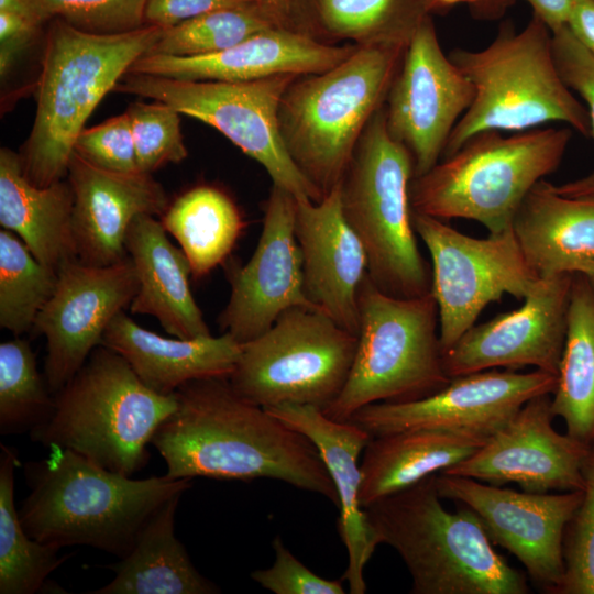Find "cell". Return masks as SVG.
Segmentation results:
<instances>
[{
	"instance_id": "d4e9b609",
	"label": "cell",
	"mask_w": 594,
	"mask_h": 594,
	"mask_svg": "<svg viewBox=\"0 0 594 594\" xmlns=\"http://www.w3.org/2000/svg\"><path fill=\"white\" fill-rule=\"evenodd\" d=\"M101 345L119 353L145 386L162 395L196 380L229 377L241 352V343L228 332L166 338L139 326L125 310L112 319Z\"/></svg>"
},
{
	"instance_id": "3957f363",
	"label": "cell",
	"mask_w": 594,
	"mask_h": 594,
	"mask_svg": "<svg viewBox=\"0 0 594 594\" xmlns=\"http://www.w3.org/2000/svg\"><path fill=\"white\" fill-rule=\"evenodd\" d=\"M162 32L143 25L124 33L94 34L53 20L36 86L34 123L19 154L30 183L46 187L66 178L87 119Z\"/></svg>"
},
{
	"instance_id": "7a4b0ae2",
	"label": "cell",
	"mask_w": 594,
	"mask_h": 594,
	"mask_svg": "<svg viewBox=\"0 0 594 594\" xmlns=\"http://www.w3.org/2000/svg\"><path fill=\"white\" fill-rule=\"evenodd\" d=\"M28 462L30 493L19 510L33 539L56 548L88 546L120 558L167 501L183 495L190 479H132L61 448Z\"/></svg>"
},
{
	"instance_id": "5b68a950",
	"label": "cell",
	"mask_w": 594,
	"mask_h": 594,
	"mask_svg": "<svg viewBox=\"0 0 594 594\" xmlns=\"http://www.w3.org/2000/svg\"><path fill=\"white\" fill-rule=\"evenodd\" d=\"M449 58L471 81L474 98L450 134L442 157L484 131L522 132L562 122L591 136L587 109L562 79L552 33L537 15L519 32L506 22L484 48H454Z\"/></svg>"
},
{
	"instance_id": "f35d334b",
	"label": "cell",
	"mask_w": 594,
	"mask_h": 594,
	"mask_svg": "<svg viewBox=\"0 0 594 594\" xmlns=\"http://www.w3.org/2000/svg\"><path fill=\"white\" fill-rule=\"evenodd\" d=\"M583 475V497L564 531V575L557 594H594V442Z\"/></svg>"
},
{
	"instance_id": "6da1fadb",
	"label": "cell",
	"mask_w": 594,
	"mask_h": 594,
	"mask_svg": "<svg viewBox=\"0 0 594 594\" xmlns=\"http://www.w3.org/2000/svg\"><path fill=\"white\" fill-rule=\"evenodd\" d=\"M176 409L151 444L170 479H273L339 497L314 443L265 408L242 397L229 377L196 380L175 392Z\"/></svg>"
},
{
	"instance_id": "8fae6325",
	"label": "cell",
	"mask_w": 594,
	"mask_h": 594,
	"mask_svg": "<svg viewBox=\"0 0 594 594\" xmlns=\"http://www.w3.org/2000/svg\"><path fill=\"white\" fill-rule=\"evenodd\" d=\"M358 336L319 310L293 307L260 337L241 344L229 381L263 408L312 405L321 410L343 389Z\"/></svg>"
},
{
	"instance_id": "8d00e7d4",
	"label": "cell",
	"mask_w": 594,
	"mask_h": 594,
	"mask_svg": "<svg viewBox=\"0 0 594 594\" xmlns=\"http://www.w3.org/2000/svg\"><path fill=\"white\" fill-rule=\"evenodd\" d=\"M279 25L258 4L215 10L164 29L146 54L201 56L222 52Z\"/></svg>"
},
{
	"instance_id": "f546056e",
	"label": "cell",
	"mask_w": 594,
	"mask_h": 594,
	"mask_svg": "<svg viewBox=\"0 0 594 594\" xmlns=\"http://www.w3.org/2000/svg\"><path fill=\"white\" fill-rule=\"evenodd\" d=\"M427 0H293L289 29L330 45L407 47Z\"/></svg>"
},
{
	"instance_id": "8992f818",
	"label": "cell",
	"mask_w": 594,
	"mask_h": 594,
	"mask_svg": "<svg viewBox=\"0 0 594 594\" xmlns=\"http://www.w3.org/2000/svg\"><path fill=\"white\" fill-rule=\"evenodd\" d=\"M407 47L365 46L338 65L298 76L278 109L284 145L322 198L339 185L371 118L384 106Z\"/></svg>"
},
{
	"instance_id": "c3c4849f",
	"label": "cell",
	"mask_w": 594,
	"mask_h": 594,
	"mask_svg": "<svg viewBox=\"0 0 594 594\" xmlns=\"http://www.w3.org/2000/svg\"><path fill=\"white\" fill-rule=\"evenodd\" d=\"M551 33L568 25L574 0H525Z\"/></svg>"
},
{
	"instance_id": "9c48e42d",
	"label": "cell",
	"mask_w": 594,
	"mask_h": 594,
	"mask_svg": "<svg viewBox=\"0 0 594 594\" xmlns=\"http://www.w3.org/2000/svg\"><path fill=\"white\" fill-rule=\"evenodd\" d=\"M415 162L386 127L385 103L371 118L340 183L342 211L367 256L369 277L395 297L431 292V271L413 224Z\"/></svg>"
},
{
	"instance_id": "83f0119b",
	"label": "cell",
	"mask_w": 594,
	"mask_h": 594,
	"mask_svg": "<svg viewBox=\"0 0 594 594\" xmlns=\"http://www.w3.org/2000/svg\"><path fill=\"white\" fill-rule=\"evenodd\" d=\"M488 438L479 432L430 428L372 437L360 463L361 507L463 461Z\"/></svg>"
},
{
	"instance_id": "4316f807",
	"label": "cell",
	"mask_w": 594,
	"mask_h": 594,
	"mask_svg": "<svg viewBox=\"0 0 594 594\" xmlns=\"http://www.w3.org/2000/svg\"><path fill=\"white\" fill-rule=\"evenodd\" d=\"M68 179L37 187L24 176L19 154L0 150V224L18 235L44 265L58 271L78 260Z\"/></svg>"
},
{
	"instance_id": "4fadbf2b",
	"label": "cell",
	"mask_w": 594,
	"mask_h": 594,
	"mask_svg": "<svg viewBox=\"0 0 594 594\" xmlns=\"http://www.w3.org/2000/svg\"><path fill=\"white\" fill-rule=\"evenodd\" d=\"M413 224L431 257V293L438 307L442 353L475 324L488 304L505 294L522 300L539 277L513 228L479 239L415 211Z\"/></svg>"
},
{
	"instance_id": "ba28073f",
	"label": "cell",
	"mask_w": 594,
	"mask_h": 594,
	"mask_svg": "<svg viewBox=\"0 0 594 594\" xmlns=\"http://www.w3.org/2000/svg\"><path fill=\"white\" fill-rule=\"evenodd\" d=\"M571 136L569 127L477 133L411 179V210L474 220L488 233L508 230L528 193L560 165Z\"/></svg>"
},
{
	"instance_id": "ee69618b",
	"label": "cell",
	"mask_w": 594,
	"mask_h": 594,
	"mask_svg": "<svg viewBox=\"0 0 594 594\" xmlns=\"http://www.w3.org/2000/svg\"><path fill=\"white\" fill-rule=\"evenodd\" d=\"M248 4L256 0H147L144 24L168 29L205 13Z\"/></svg>"
},
{
	"instance_id": "f1b7e54d",
	"label": "cell",
	"mask_w": 594,
	"mask_h": 594,
	"mask_svg": "<svg viewBox=\"0 0 594 594\" xmlns=\"http://www.w3.org/2000/svg\"><path fill=\"white\" fill-rule=\"evenodd\" d=\"M513 231L539 277L574 273L594 257V199L563 196L542 179L524 199Z\"/></svg>"
},
{
	"instance_id": "b9f144b4",
	"label": "cell",
	"mask_w": 594,
	"mask_h": 594,
	"mask_svg": "<svg viewBox=\"0 0 594 594\" xmlns=\"http://www.w3.org/2000/svg\"><path fill=\"white\" fill-rule=\"evenodd\" d=\"M74 152L90 164L106 170L140 172L127 112L92 128L84 129L76 139Z\"/></svg>"
},
{
	"instance_id": "1f68e13d",
	"label": "cell",
	"mask_w": 594,
	"mask_h": 594,
	"mask_svg": "<svg viewBox=\"0 0 594 594\" xmlns=\"http://www.w3.org/2000/svg\"><path fill=\"white\" fill-rule=\"evenodd\" d=\"M551 410L564 420L570 437L590 446L594 442V282L578 272L572 274Z\"/></svg>"
},
{
	"instance_id": "484cf974",
	"label": "cell",
	"mask_w": 594,
	"mask_h": 594,
	"mask_svg": "<svg viewBox=\"0 0 594 594\" xmlns=\"http://www.w3.org/2000/svg\"><path fill=\"white\" fill-rule=\"evenodd\" d=\"M124 245L139 283L130 312L156 318L176 338L210 336L191 293L189 261L170 242L161 220L151 215L138 216L128 229Z\"/></svg>"
},
{
	"instance_id": "e575fe53",
	"label": "cell",
	"mask_w": 594,
	"mask_h": 594,
	"mask_svg": "<svg viewBox=\"0 0 594 594\" xmlns=\"http://www.w3.org/2000/svg\"><path fill=\"white\" fill-rule=\"evenodd\" d=\"M57 272L41 263L25 243L0 230V327L20 336L32 331L52 297Z\"/></svg>"
},
{
	"instance_id": "9a60e30c",
	"label": "cell",
	"mask_w": 594,
	"mask_h": 594,
	"mask_svg": "<svg viewBox=\"0 0 594 594\" xmlns=\"http://www.w3.org/2000/svg\"><path fill=\"white\" fill-rule=\"evenodd\" d=\"M473 98L471 81L443 53L431 14L427 15L405 51L385 101L387 131L411 153L415 176L440 161Z\"/></svg>"
},
{
	"instance_id": "d6986e66",
	"label": "cell",
	"mask_w": 594,
	"mask_h": 594,
	"mask_svg": "<svg viewBox=\"0 0 594 594\" xmlns=\"http://www.w3.org/2000/svg\"><path fill=\"white\" fill-rule=\"evenodd\" d=\"M295 206L294 195L273 185L253 255L229 271L230 297L219 326L241 344L266 332L289 308L319 310L305 292Z\"/></svg>"
},
{
	"instance_id": "bcb514c9",
	"label": "cell",
	"mask_w": 594,
	"mask_h": 594,
	"mask_svg": "<svg viewBox=\"0 0 594 594\" xmlns=\"http://www.w3.org/2000/svg\"><path fill=\"white\" fill-rule=\"evenodd\" d=\"M516 0H427L430 14L449 11L455 7L468 8L481 21H496L504 16Z\"/></svg>"
},
{
	"instance_id": "30bf717a",
	"label": "cell",
	"mask_w": 594,
	"mask_h": 594,
	"mask_svg": "<svg viewBox=\"0 0 594 594\" xmlns=\"http://www.w3.org/2000/svg\"><path fill=\"white\" fill-rule=\"evenodd\" d=\"M358 302L355 356L343 389L322 410L329 418L349 421L364 406L420 399L450 382L431 292L395 297L377 288L367 274Z\"/></svg>"
},
{
	"instance_id": "d590c367",
	"label": "cell",
	"mask_w": 594,
	"mask_h": 594,
	"mask_svg": "<svg viewBox=\"0 0 594 594\" xmlns=\"http://www.w3.org/2000/svg\"><path fill=\"white\" fill-rule=\"evenodd\" d=\"M37 370L30 343L22 339L0 344V433L32 432L52 415L54 395Z\"/></svg>"
},
{
	"instance_id": "ac0fdd59",
	"label": "cell",
	"mask_w": 594,
	"mask_h": 594,
	"mask_svg": "<svg viewBox=\"0 0 594 594\" xmlns=\"http://www.w3.org/2000/svg\"><path fill=\"white\" fill-rule=\"evenodd\" d=\"M572 274L538 277L519 308L472 326L442 353L447 375L531 366L558 377Z\"/></svg>"
},
{
	"instance_id": "5bb4252c",
	"label": "cell",
	"mask_w": 594,
	"mask_h": 594,
	"mask_svg": "<svg viewBox=\"0 0 594 594\" xmlns=\"http://www.w3.org/2000/svg\"><path fill=\"white\" fill-rule=\"evenodd\" d=\"M436 485L441 498L471 509L491 541L515 556L540 588L557 594L564 575V531L581 504L582 490L518 492L443 473L436 475Z\"/></svg>"
},
{
	"instance_id": "681fc988",
	"label": "cell",
	"mask_w": 594,
	"mask_h": 594,
	"mask_svg": "<svg viewBox=\"0 0 594 594\" xmlns=\"http://www.w3.org/2000/svg\"><path fill=\"white\" fill-rule=\"evenodd\" d=\"M0 11L20 15L38 25L50 21L32 0H0Z\"/></svg>"
},
{
	"instance_id": "7dc6e473",
	"label": "cell",
	"mask_w": 594,
	"mask_h": 594,
	"mask_svg": "<svg viewBox=\"0 0 594 594\" xmlns=\"http://www.w3.org/2000/svg\"><path fill=\"white\" fill-rule=\"evenodd\" d=\"M566 26L594 57V0H574Z\"/></svg>"
},
{
	"instance_id": "cb8c5ba5",
	"label": "cell",
	"mask_w": 594,
	"mask_h": 594,
	"mask_svg": "<svg viewBox=\"0 0 594 594\" xmlns=\"http://www.w3.org/2000/svg\"><path fill=\"white\" fill-rule=\"evenodd\" d=\"M265 409L306 436L318 450L339 497L338 531L348 552L342 580L349 583L351 594H364V568L377 546L360 505L362 475L359 459L372 436L350 420L329 418L312 405L282 404Z\"/></svg>"
},
{
	"instance_id": "277c9868",
	"label": "cell",
	"mask_w": 594,
	"mask_h": 594,
	"mask_svg": "<svg viewBox=\"0 0 594 594\" xmlns=\"http://www.w3.org/2000/svg\"><path fill=\"white\" fill-rule=\"evenodd\" d=\"M436 475L364 508L376 546L394 548L413 580L414 594H526V578L492 546L468 507L441 504Z\"/></svg>"
},
{
	"instance_id": "2e32d148",
	"label": "cell",
	"mask_w": 594,
	"mask_h": 594,
	"mask_svg": "<svg viewBox=\"0 0 594 594\" xmlns=\"http://www.w3.org/2000/svg\"><path fill=\"white\" fill-rule=\"evenodd\" d=\"M138 286L129 255L106 266L75 260L57 271L55 290L32 329L46 340L44 377L53 395L101 345L112 319L130 308Z\"/></svg>"
},
{
	"instance_id": "74e56055",
	"label": "cell",
	"mask_w": 594,
	"mask_h": 594,
	"mask_svg": "<svg viewBox=\"0 0 594 594\" xmlns=\"http://www.w3.org/2000/svg\"><path fill=\"white\" fill-rule=\"evenodd\" d=\"M138 168L152 174L168 163H180L188 156L180 129V114L172 106L153 100L129 106Z\"/></svg>"
},
{
	"instance_id": "7bdbcfd3",
	"label": "cell",
	"mask_w": 594,
	"mask_h": 594,
	"mask_svg": "<svg viewBox=\"0 0 594 594\" xmlns=\"http://www.w3.org/2000/svg\"><path fill=\"white\" fill-rule=\"evenodd\" d=\"M275 560L267 569L255 570L251 579L275 594H344L341 581L323 579L301 563L276 536L272 542Z\"/></svg>"
},
{
	"instance_id": "ab89813d",
	"label": "cell",
	"mask_w": 594,
	"mask_h": 594,
	"mask_svg": "<svg viewBox=\"0 0 594 594\" xmlns=\"http://www.w3.org/2000/svg\"><path fill=\"white\" fill-rule=\"evenodd\" d=\"M52 19L94 34H118L142 28L147 0H32Z\"/></svg>"
},
{
	"instance_id": "7c38bea8",
	"label": "cell",
	"mask_w": 594,
	"mask_h": 594,
	"mask_svg": "<svg viewBox=\"0 0 594 594\" xmlns=\"http://www.w3.org/2000/svg\"><path fill=\"white\" fill-rule=\"evenodd\" d=\"M297 75H276L245 81L188 80L127 73L113 91L165 102L227 136L261 164L278 186L296 198L315 202L321 194L290 158L278 125V109Z\"/></svg>"
},
{
	"instance_id": "836d02e7",
	"label": "cell",
	"mask_w": 594,
	"mask_h": 594,
	"mask_svg": "<svg viewBox=\"0 0 594 594\" xmlns=\"http://www.w3.org/2000/svg\"><path fill=\"white\" fill-rule=\"evenodd\" d=\"M14 449L1 444L0 454V594H34L48 586V575L67 560L61 549L42 543L25 531L14 503Z\"/></svg>"
},
{
	"instance_id": "603a6c76",
	"label": "cell",
	"mask_w": 594,
	"mask_h": 594,
	"mask_svg": "<svg viewBox=\"0 0 594 594\" xmlns=\"http://www.w3.org/2000/svg\"><path fill=\"white\" fill-rule=\"evenodd\" d=\"M356 45L321 43L299 31L276 26L219 53L201 56L144 54L128 73L188 80L245 81L276 75L324 72L349 57Z\"/></svg>"
},
{
	"instance_id": "ffe728a7",
	"label": "cell",
	"mask_w": 594,
	"mask_h": 594,
	"mask_svg": "<svg viewBox=\"0 0 594 594\" xmlns=\"http://www.w3.org/2000/svg\"><path fill=\"white\" fill-rule=\"evenodd\" d=\"M551 394L528 400L472 455L440 472L522 491H581L591 446L552 427Z\"/></svg>"
},
{
	"instance_id": "4dcf8cb0",
	"label": "cell",
	"mask_w": 594,
	"mask_h": 594,
	"mask_svg": "<svg viewBox=\"0 0 594 594\" xmlns=\"http://www.w3.org/2000/svg\"><path fill=\"white\" fill-rule=\"evenodd\" d=\"M182 495L162 505L142 528L130 552L109 566L111 582L91 594H215L219 587L199 573L175 535Z\"/></svg>"
},
{
	"instance_id": "7402d4cb",
	"label": "cell",
	"mask_w": 594,
	"mask_h": 594,
	"mask_svg": "<svg viewBox=\"0 0 594 594\" xmlns=\"http://www.w3.org/2000/svg\"><path fill=\"white\" fill-rule=\"evenodd\" d=\"M73 194V230L78 260L106 266L128 256L125 237L140 215L162 216L168 206L152 174L99 168L73 152L67 176Z\"/></svg>"
},
{
	"instance_id": "e0dca14e",
	"label": "cell",
	"mask_w": 594,
	"mask_h": 594,
	"mask_svg": "<svg viewBox=\"0 0 594 594\" xmlns=\"http://www.w3.org/2000/svg\"><path fill=\"white\" fill-rule=\"evenodd\" d=\"M557 381L556 375L539 370H486L452 377L443 388L420 399L364 406L350 421L372 437L421 428L491 436L528 400L552 394Z\"/></svg>"
},
{
	"instance_id": "60d3db41",
	"label": "cell",
	"mask_w": 594,
	"mask_h": 594,
	"mask_svg": "<svg viewBox=\"0 0 594 594\" xmlns=\"http://www.w3.org/2000/svg\"><path fill=\"white\" fill-rule=\"evenodd\" d=\"M552 50L562 79L586 105L591 136L594 138V57L568 26L552 33ZM553 187L557 193L566 197L594 199V170L581 178Z\"/></svg>"
},
{
	"instance_id": "d6a6232c",
	"label": "cell",
	"mask_w": 594,
	"mask_h": 594,
	"mask_svg": "<svg viewBox=\"0 0 594 594\" xmlns=\"http://www.w3.org/2000/svg\"><path fill=\"white\" fill-rule=\"evenodd\" d=\"M161 222L178 242L196 279L227 260L245 227L234 200L212 185L183 193L167 206Z\"/></svg>"
},
{
	"instance_id": "f6af8a7d",
	"label": "cell",
	"mask_w": 594,
	"mask_h": 594,
	"mask_svg": "<svg viewBox=\"0 0 594 594\" xmlns=\"http://www.w3.org/2000/svg\"><path fill=\"white\" fill-rule=\"evenodd\" d=\"M38 25L20 15L0 11V75L3 80L20 55L41 32Z\"/></svg>"
},
{
	"instance_id": "816d5d0a",
	"label": "cell",
	"mask_w": 594,
	"mask_h": 594,
	"mask_svg": "<svg viewBox=\"0 0 594 594\" xmlns=\"http://www.w3.org/2000/svg\"><path fill=\"white\" fill-rule=\"evenodd\" d=\"M576 272L584 274L594 282V257L579 264L574 270V273Z\"/></svg>"
},
{
	"instance_id": "52a82bcc",
	"label": "cell",
	"mask_w": 594,
	"mask_h": 594,
	"mask_svg": "<svg viewBox=\"0 0 594 594\" xmlns=\"http://www.w3.org/2000/svg\"><path fill=\"white\" fill-rule=\"evenodd\" d=\"M176 406L175 393L150 389L119 353L99 345L54 394L51 417L30 438L132 476L147 464V446Z\"/></svg>"
},
{
	"instance_id": "f907efd6",
	"label": "cell",
	"mask_w": 594,
	"mask_h": 594,
	"mask_svg": "<svg viewBox=\"0 0 594 594\" xmlns=\"http://www.w3.org/2000/svg\"><path fill=\"white\" fill-rule=\"evenodd\" d=\"M256 2L279 25L289 28L293 0H256Z\"/></svg>"
},
{
	"instance_id": "44dd1931",
	"label": "cell",
	"mask_w": 594,
	"mask_h": 594,
	"mask_svg": "<svg viewBox=\"0 0 594 594\" xmlns=\"http://www.w3.org/2000/svg\"><path fill=\"white\" fill-rule=\"evenodd\" d=\"M295 235L308 299L358 336L359 289L367 275L365 249L344 218L340 184L315 202L296 198Z\"/></svg>"
}]
</instances>
